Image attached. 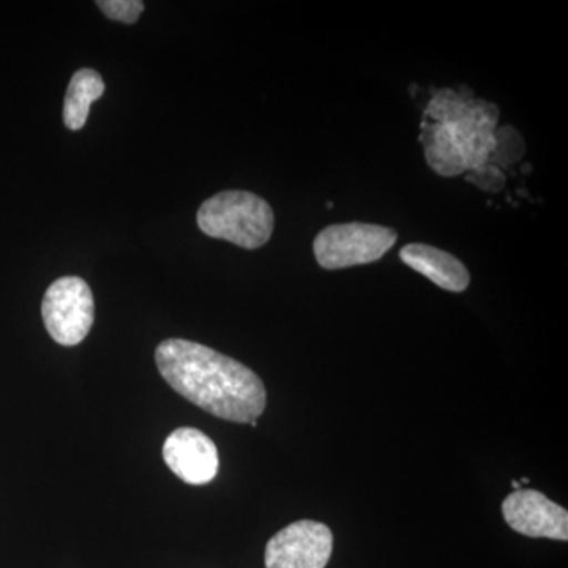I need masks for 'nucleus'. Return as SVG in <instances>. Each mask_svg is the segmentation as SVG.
Listing matches in <instances>:
<instances>
[{"instance_id":"obj_12","label":"nucleus","mask_w":568,"mask_h":568,"mask_svg":"<svg viewBox=\"0 0 568 568\" xmlns=\"http://www.w3.org/2000/svg\"><path fill=\"white\" fill-rule=\"evenodd\" d=\"M511 485H514V488L517 489H521V485H519V481H511Z\"/></svg>"},{"instance_id":"obj_13","label":"nucleus","mask_w":568,"mask_h":568,"mask_svg":"<svg viewBox=\"0 0 568 568\" xmlns=\"http://www.w3.org/2000/svg\"><path fill=\"white\" fill-rule=\"evenodd\" d=\"M528 484H529V478L523 477L521 481H519V485H528Z\"/></svg>"},{"instance_id":"obj_4","label":"nucleus","mask_w":568,"mask_h":568,"mask_svg":"<svg viewBox=\"0 0 568 568\" xmlns=\"http://www.w3.org/2000/svg\"><path fill=\"white\" fill-rule=\"evenodd\" d=\"M398 241L392 227L369 223L332 224L316 235L313 252L325 271L379 261Z\"/></svg>"},{"instance_id":"obj_6","label":"nucleus","mask_w":568,"mask_h":568,"mask_svg":"<svg viewBox=\"0 0 568 568\" xmlns=\"http://www.w3.org/2000/svg\"><path fill=\"white\" fill-rule=\"evenodd\" d=\"M332 549V530L323 523L302 519L268 540L265 568H325Z\"/></svg>"},{"instance_id":"obj_5","label":"nucleus","mask_w":568,"mask_h":568,"mask_svg":"<svg viewBox=\"0 0 568 568\" xmlns=\"http://www.w3.org/2000/svg\"><path fill=\"white\" fill-rule=\"evenodd\" d=\"M41 316L55 343L62 346L80 345L95 320L91 287L80 276L55 280L44 293Z\"/></svg>"},{"instance_id":"obj_11","label":"nucleus","mask_w":568,"mask_h":568,"mask_svg":"<svg viewBox=\"0 0 568 568\" xmlns=\"http://www.w3.org/2000/svg\"><path fill=\"white\" fill-rule=\"evenodd\" d=\"M97 6L110 20L125 22V24L136 22L144 11V2L141 0H99Z\"/></svg>"},{"instance_id":"obj_7","label":"nucleus","mask_w":568,"mask_h":568,"mask_svg":"<svg viewBox=\"0 0 568 568\" xmlns=\"http://www.w3.org/2000/svg\"><path fill=\"white\" fill-rule=\"evenodd\" d=\"M503 514L507 525L526 537L568 540L566 508L536 489H518L506 497Z\"/></svg>"},{"instance_id":"obj_9","label":"nucleus","mask_w":568,"mask_h":568,"mask_svg":"<svg viewBox=\"0 0 568 568\" xmlns=\"http://www.w3.org/2000/svg\"><path fill=\"white\" fill-rule=\"evenodd\" d=\"M403 263L450 293H463L470 283L469 271L454 254L436 246L409 244L399 252Z\"/></svg>"},{"instance_id":"obj_10","label":"nucleus","mask_w":568,"mask_h":568,"mask_svg":"<svg viewBox=\"0 0 568 568\" xmlns=\"http://www.w3.org/2000/svg\"><path fill=\"white\" fill-rule=\"evenodd\" d=\"M106 91L103 78L92 69H81L71 77L63 102V123L78 132L88 122L91 104Z\"/></svg>"},{"instance_id":"obj_1","label":"nucleus","mask_w":568,"mask_h":568,"mask_svg":"<svg viewBox=\"0 0 568 568\" xmlns=\"http://www.w3.org/2000/svg\"><path fill=\"white\" fill-rule=\"evenodd\" d=\"M155 364L168 386L223 420L252 424L267 405L261 377L212 347L168 338L155 349Z\"/></svg>"},{"instance_id":"obj_8","label":"nucleus","mask_w":568,"mask_h":568,"mask_svg":"<svg viewBox=\"0 0 568 568\" xmlns=\"http://www.w3.org/2000/svg\"><path fill=\"white\" fill-rule=\"evenodd\" d=\"M163 458L168 467L189 485H205L219 474L215 443L203 432L183 426L164 440Z\"/></svg>"},{"instance_id":"obj_3","label":"nucleus","mask_w":568,"mask_h":568,"mask_svg":"<svg viewBox=\"0 0 568 568\" xmlns=\"http://www.w3.org/2000/svg\"><path fill=\"white\" fill-rule=\"evenodd\" d=\"M197 226L212 239H222L245 250L261 248L271 241L275 215L271 204L248 192L216 193L196 215Z\"/></svg>"},{"instance_id":"obj_2","label":"nucleus","mask_w":568,"mask_h":568,"mask_svg":"<svg viewBox=\"0 0 568 568\" xmlns=\"http://www.w3.org/2000/svg\"><path fill=\"white\" fill-rule=\"evenodd\" d=\"M426 115L433 122H422V142L426 162L437 174L454 178L484 170L496 151V104L440 91L429 102Z\"/></svg>"}]
</instances>
